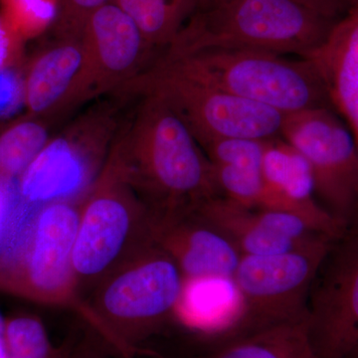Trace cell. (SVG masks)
<instances>
[{
	"label": "cell",
	"instance_id": "15",
	"mask_svg": "<svg viewBox=\"0 0 358 358\" xmlns=\"http://www.w3.org/2000/svg\"><path fill=\"white\" fill-rule=\"evenodd\" d=\"M173 315L188 329L222 341L221 345L243 336V305L231 279L183 280Z\"/></svg>",
	"mask_w": 358,
	"mask_h": 358
},
{
	"label": "cell",
	"instance_id": "14",
	"mask_svg": "<svg viewBox=\"0 0 358 358\" xmlns=\"http://www.w3.org/2000/svg\"><path fill=\"white\" fill-rule=\"evenodd\" d=\"M308 59L317 68L331 107L345 119L358 148V0ZM350 232L358 236V220Z\"/></svg>",
	"mask_w": 358,
	"mask_h": 358
},
{
	"label": "cell",
	"instance_id": "6",
	"mask_svg": "<svg viewBox=\"0 0 358 358\" xmlns=\"http://www.w3.org/2000/svg\"><path fill=\"white\" fill-rule=\"evenodd\" d=\"M183 280L173 259L150 240L96 285L89 306L106 339L129 353L127 336L150 331L173 315Z\"/></svg>",
	"mask_w": 358,
	"mask_h": 358
},
{
	"label": "cell",
	"instance_id": "10",
	"mask_svg": "<svg viewBox=\"0 0 358 358\" xmlns=\"http://www.w3.org/2000/svg\"><path fill=\"white\" fill-rule=\"evenodd\" d=\"M81 39L83 63L71 94L69 109L128 84L145 64L155 61L136 21L115 2L90 16Z\"/></svg>",
	"mask_w": 358,
	"mask_h": 358
},
{
	"label": "cell",
	"instance_id": "31",
	"mask_svg": "<svg viewBox=\"0 0 358 358\" xmlns=\"http://www.w3.org/2000/svg\"><path fill=\"white\" fill-rule=\"evenodd\" d=\"M87 350H82L81 352H80V353H76L75 357H68V358H100L99 357H96V355H95V353H94L93 352H90V350L89 352H87Z\"/></svg>",
	"mask_w": 358,
	"mask_h": 358
},
{
	"label": "cell",
	"instance_id": "23",
	"mask_svg": "<svg viewBox=\"0 0 358 358\" xmlns=\"http://www.w3.org/2000/svg\"><path fill=\"white\" fill-rule=\"evenodd\" d=\"M7 358H68L52 345L44 324L32 315L6 320Z\"/></svg>",
	"mask_w": 358,
	"mask_h": 358
},
{
	"label": "cell",
	"instance_id": "29",
	"mask_svg": "<svg viewBox=\"0 0 358 358\" xmlns=\"http://www.w3.org/2000/svg\"><path fill=\"white\" fill-rule=\"evenodd\" d=\"M226 1L228 0H185V20L196 11L217 6Z\"/></svg>",
	"mask_w": 358,
	"mask_h": 358
},
{
	"label": "cell",
	"instance_id": "5",
	"mask_svg": "<svg viewBox=\"0 0 358 358\" xmlns=\"http://www.w3.org/2000/svg\"><path fill=\"white\" fill-rule=\"evenodd\" d=\"M152 220L154 212L110 152L79 206L73 266L81 294L152 240Z\"/></svg>",
	"mask_w": 358,
	"mask_h": 358
},
{
	"label": "cell",
	"instance_id": "26",
	"mask_svg": "<svg viewBox=\"0 0 358 358\" xmlns=\"http://www.w3.org/2000/svg\"><path fill=\"white\" fill-rule=\"evenodd\" d=\"M16 201L17 189L14 180L0 178V246Z\"/></svg>",
	"mask_w": 358,
	"mask_h": 358
},
{
	"label": "cell",
	"instance_id": "27",
	"mask_svg": "<svg viewBox=\"0 0 358 358\" xmlns=\"http://www.w3.org/2000/svg\"><path fill=\"white\" fill-rule=\"evenodd\" d=\"M18 91L22 92V86L17 87L15 78L6 70L0 71V114L14 107Z\"/></svg>",
	"mask_w": 358,
	"mask_h": 358
},
{
	"label": "cell",
	"instance_id": "3",
	"mask_svg": "<svg viewBox=\"0 0 358 358\" xmlns=\"http://www.w3.org/2000/svg\"><path fill=\"white\" fill-rule=\"evenodd\" d=\"M334 24L294 0H228L192 13L159 58L226 49L308 59Z\"/></svg>",
	"mask_w": 358,
	"mask_h": 358
},
{
	"label": "cell",
	"instance_id": "11",
	"mask_svg": "<svg viewBox=\"0 0 358 358\" xmlns=\"http://www.w3.org/2000/svg\"><path fill=\"white\" fill-rule=\"evenodd\" d=\"M331 247L312 303L308 329L317 358H352L358 350V236Z\"/></svg>",
	"mask_w": 358,
	"mask_h": 358
},
{
	"label": "cell",
	"instance_id": "1",
	"mask_svg": "<svg viewBox=\"0 0 358 358\" xmlns=\"http://www.w3.org/2000/svg\"><path fill=\"white\" fill-rule=\"evenodd\" d=\"M143 94L112 150L141 199L162 213L221 195L213 166L185 122L160 96Z\"/></svg>",
	"mask_w": 358,
	"mask_h": 358
},
{
	"label": "cell",
	"instance_id": "4",
	"mask_svg": "<svg viewBox=\"0 0 358 358\" xmlns=\"http://www.w3.org/2000/svg\"><path fill=\"white\" fill-rule=\"evenodd\" d=\"M155 64L285 115L315 108L333 109L324 82L308 59L219 49L159 58Z\"/></svg>",
	"mask_w": 358,
	"mask_h": 358
},
{
	"label": "cell",
	"instance_id": "28",
	"mask_svg": "<svg viewBox=\"0 0 358 358\" xmlns=\"http://www.w3.org/2000/svg\"><path fill=\"white\" fill-rule=\"evenodd\" d=\"M10 31H14V30L8 24V22H2L0 20V71L4 70L11 54Z\"/></svg>",
	"mask_w": 358,
	"mask_h": 358
},
{
	"label": "cell",
	"instance_id": "17",
	"mask_svg": "<svg viewBox=\"0 0 358 358\" xmlns=\"http://www.w3.org/2000/svg\"><path fill=\"white\" fill-rule=\"evenodd\" d=\"M190 209L227 238L242 256L285 253L320 242L301 245L275 236L264 227L256 209L235 203L222 195L204 200Z\"/></svg>",
	"mask_w": 358,
	"mask_h": 358
},
{
	"label": "cell",
	"instance_id": "22",
	"mask_svg": "<svg viewBox=\"0 0 358 358\" xmlns=\"http://www.w3.org/2000/svg\"><path fill=\"white\" fill-rule=\"evenodd\" d=\"M221 195L251 209L280 210L263 178L262 166H212Z\"/></svg>",
	"mask_w": 358,
	"mask_h": 358
},
{
	"label": "cell",
	"instance_id": "12",
	"mask_svg": "<svg viewBox=\"0 0 358 358\" xmlns=\"http://www.w3.org/2000/svg\"><path fill=\"white\" fill-rule=\"evenodd\" d=\"M150 238L173 259L185 279H231L242 257L227 238L192 209L154 213Z\"/></svg>",
	"mask_w": 358,
	"mask_h": 358
},
{
	"label": "cell",
	"instance_id": "7",
	"mask_svg": "<svg viewBox=\"0 0 358 358\" xmlns=\"http://www.w3.org/2000/svg\"><path fill=\"white\" fill-rule=\"evenodd\" d=\"M136 86L160 96L185 122L197 143L212 138L267 141L281 136L286 115L154 64Z\"/></svg>",
	"mask_w": 358,
	"mask_h": 358
},
{
	"label": "cell",
	"instance_id": "8",
	"mask_svg": "<svg viewBox=\"0 0 358 358\" xmlns=\"http://www.w3.org/2000/svg\"><path fill=\"white\" fill-rule=\"evenodd\" d=\"M334 110L286 115L281 138L307 160L320 206L350 232L358 220V148Z\"/></svg>",
	"mask_w": 358,
	"mask_h": 358
},
{
	"label": "cell",
	"instance_id": "30",
	"mask_svg": "<svg viewBox=\"0 0 358 358\" xmlns=\"http://www.w3.org/2000/svg\"><path fill=\"white\" fill-rule=\"evenodd\" d=\"M0 358H7L6 355V320L0 313Z\"/></svg>",
	"mask_w": 358,
	"mask_h": 358
},
{
	"label": "cell",
	"instance_id": "13",
	"mask_svg": "<svg viewBox=\"0 0 358 358\" xmlns=\"http://www.w3.org/2000/svg\"><path fill=\"white\" fill-rule=\"evenodd\" d=\"M262 174L280 210L299 216L313 230L334 241L348 234L317 201L307 160L281 136L265 141Z\"/></svg>",
	"mask_w": 358,
	"mask_h": 358
},
{
	"label": "cell",
	"instance_id": "19",
	"mask_svg": "<svg viewBox=\"0 0 358 358\" xmlns=\"http://www.w3.org/2000/svg\"><path fill=\"white\" fill-rule=\"evenodd\" d=\"M210 358H317L308 315L229 341L219 346Z\"/></svg>",
	"mask_w": 358,
	"mask_h": 358
},
{
	"label": "cell",
	"instance_id": "21",
	"mask_svg": "<svg viewBox=\"0 0 358 358\" xmlns=\"http://www.w3.org/2000/svg\"><path fill=\"white\" fill-rule=\"evenodd\" d=\"M49 143L48 128L37 117L4 129L0 134V178L17 180Z\"/></svg>",
	"mask_w": 358,
	"mask_h": 358
},
{
	"label": "cell",
	"instance_id": "18",
	"mask_svg": "<svg viewBox=\"0 0 358 358\" xmlns=\"http://www.w3.org/2000/svg\"><path fill=\"white\" fill-rule=\"evenodd\" d=\"M83 160L63 145L49 143L17 178L18 199L30 205L66 200L88 179Z\"/></svg>",
	"mask_w": 358,
	"mask_h": 358
},
{
	"label": "cell",
	"instance_id": "25",
	"mask_svg": "<svg viewBox=\"0 0 358 358\" xmlns=\"http://www.w3.org/2000/svg\"><path fill=\"white\" fill-rule=\"evenodd\" d=\"M324 20L336 23L357 0H294Z\"/></svg>",
	"mask_w": 358,
	"mask_h": 358
},
{
	"label": "cell",
	"instance_id": "9",
	"mask_svg": "<svg viewBox=\"0 0 358 358\" xmlns=\"http://www.w3.org/2000/svg\"><path fill=\"white\" fill-rule=\"evenodd\" d=\"M333 240L271 255L242 256L232 280L243 305V336L308 315L307 294Z\"/></svg>",
	"mask_w": 358,
	"mask_h": 358
},
{
	"label": "cell",
	"instance_id": "16",
	"mask_svg": "<svg viewBox=\"0 0 358 358\" xmlns=\"http://www.w3.org/2000/svg\"><path fill=\"white\" fill-rule=\"evenodd\" d=\"M82 63V39L57 38L40 52L22 81L23 103L30 117L42 119L69 109Z\"/></svg>",
	"mask_w": 358,
	"mask_h": 358
},
{
	"label": "cell",
	"instance_id": "32",
	"mask_svg": "<svg viewBox=\"0 0 358 358\" xmlns=\"http://www.w3.org/2000/svg\"><path fill=\"white\" fill-rule=\"evenodd\" d=\"M352 358H358V350H357V352H355V355H353V357Z\"/></svg>",
	"mask_w": 358,
	"mask_h": 358
},
{
	"label": "cell",
	"instance_id": "20",
	"mask_svg": "<svg viewBox=\"0 0 358 358\" xmlns=\"http://www.w3.org/2000/svg\"><path fill=\"white\" fill-rule=\"evenodd\" d=\"M138 25L148 46L159 57L182 24V0H115Z\"/></svg>",
	"mask_w": 358,
	"mask_h": 358
},
{
	"label": "cell",
	"instance_id": "2",
	"mask_svg": "<svg viewBox=\"0 0 358 358\" xmlns=\"http://www.w3.org/2000/svg\"><path fill=\"white\" fill-rule=\"evenodd\" d=\"M31 207L17 199L7 223L0 246V292L76 310L105 336L80 293L73 266L79 206L61 200Z\"/></svg>",
	"mask_w": 358,
	"mask_h": 358
},
{
	"label": "cell",
	"instance_id": "24",
	"mask_svg": "<svg viewBox=\"0 0 358 358\" xmlns=\"http://www.w3.org/2000/svg\"><path fill=\"white\" fill-rule=\"evenodd\" d=\"M115 0H58L57 38L81 39L85 25L99 8Z\"/></svg>",
	"mask_w": 358,
	"mask_h": 358
}]
</instances>
